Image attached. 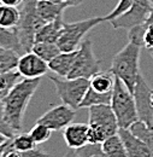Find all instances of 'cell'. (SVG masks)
I'll use <instances>...</instances> for the list:
<instances>
[{
  "instance_id": "cell-8",
  "label": "cell",
  "mask_w": 153,
  "mask_h": 157,
  "mask_svg": "<svg viewBox=\"0 0 153 157\" xmlns=\"http://www.w3.org/2000/svg\"><path fill=\"white\" fill-rule=\"evenodd\" d=\"M101 62L94 55L91 39H84L77 50V55L71 71L66 78H89L100 71Z\"/></svg>"
},
{
  "instance_id": "cell-18",
  "label": "cell",
  "mask_w": 153,
  "mask_h": 157,
  "mask_svg": "<svg viewBox=\"0 0 153 157\" xmlns=\"http://www.w3.org/2000/svg\"><path fill=\"white\" fill-rule=\"evenodd\" d=\"M116 76L111 71H99L89 78V87L98 93H112L115 87Z\"/></svg>"
},
{
  "instance_id": "cell-10",
  "label": "cell",
  "mask_w": 153,
  "mask_h": 157,
  "mask_svg": "<svg viewBox=\"0 0 153 157\" xmlns=\"http://www.w3.org/2000/svg\"><path fill=\"white\" fill-rule=\"evenodd\" d=\"M151 88L142 75L139 76L134 90L135 103L139 121L148 129L153 131V104L151 100Z\"/></svg>"
},
{
  "instance_id": "cell-2",
  "label": "cell",
  "mask_w": 153,
  "mask_h": 157,
  "mask_svg": "<svg viewBox=\"0 0 153 157\" xmlns=\"http://www.w3.org/2000/svg\"><path fill=\"white\" fill-rule=\"evenodd\" d=\"M141 45L128 41V44L116 55L110 71L118 78L127 88L134 94L135 86L139 80L140 73V53H141Z\"/></svg>"
},
{
  "instance_id": "cell-6",
  "label": "cell",
  "mask_w": 153,
  "mask_h": 157,
  "mask_svg": "<svg viewBox=\"0 0 153 157\" xmlns=\"http://www.w3.org/2000/svg\"><path fill=\"white\" fill-rule=\"evenodd\" d=\"M101 22H105V17H93L73 23L64 22L60 36L57 41V45L59 46L60 51L73 52L78 50L80 45L84 40L83 38L86 36V34Z\"/></svg>"
},
{
  "instance_id": "cell-13",
  "label": "cell",
  "mask_w": 153,
  "mask_h": 157,
  "mask_svg": "<svg viewBox=\"0 0 153 157\" xmlns=\"http://www.w3.org/2000/svg\"><path fill=\"white\" fill-rule=\"evenodd\" d=\"M63 138L66 145L73 149L77 150L83 147L88 143V124L86 123H70L64 128Z\"/></svg>"
},
{
  "instance_id": "cell-34",
  "label": "cell",
  "mask_w": 153,
  "mask_h": 157,
  "mask_svg": "<svg viewBox=\"0 0 153 157\" xmlns=\"http://www.w3.org/2000/svg\"><path fill=\"white\" fill-rule=\"evenodd\" d=\"M9 143H10V140L5 145V149H4V152H2V157H22L19 151H16V150H13V149H11L9 146Z\"/></svg>"
},
{
  "instance_id": "cell-1",
  "label": "cell",
  "mask_w": 153,
  "mask_h": 157,
  "mask_svg": "<svg viewBox=\"0 0 153 157\" xmlns=\"http://www.w3.org/2000/svg\"><path fill=\"white\" fill-rule=\"evenodd\" d=\"M41 78H22L18 83L1 99L4 108V118L7 126L15 132L23 128V118L25 110L36 92Z\"/></svg>"
},
{
  "instance_id": "cell-23",
  "label": "cell",
  "mask_w": 153,
  "mask_h": 157,
  "mask_svg": "<svg viewBox=\"0 0 153 157\" xmlns=\"http://www.w3.org/2000/svg\"><path fill=\"white\" fill-rule=\"evenodd\" d=\"M0 46L15 50L21 56L24 55V51L22 50V46L19 44L18 36L15 29H6V28L0 27Z\"/></svg>"
},
{
  "instance_id": "cell-36",
  "label": "cell",
  "mask_w": 153,
  "mask_h": 157,
  "mask_svg": "<svg viewBox=\"0 0 153 157\" xmlns=\"http://www.w3.org/2000/svg\"><path fill=\"white\" fill-rule=\"evenodd\" d=\"M11 138H9L2 131H0V146H2V145H5L9 140H10Z\"/></svg>"
},
{
  "instance_id": "cell-32",
  "label": "cell",
  "mask_w": 153,
  "mask_h": 157,
  "mask_svg": "<svg viewBox=\"0 0 153 157\" xmlns=\"http://www.w3.org/2000/svg\"><path fill=\"white\" fill-rule=\"evenodd\" d=\"M0 131H2L9 138L15 137V132L5 122V118H4V108H2V101L1 100H0Z\"/></svg>"
},
{
  "instance_id": "cell-26",
  "label": "cell",
  "mask_w": 153,
  "mask_h": 157,
  "mask_svg": "<svg viewBox=\"0 0 153 157\" xmlns=\"http://www.w3.org/2000/svg\"><path fill=\"white\" fill-rule=\"evenodd\" d=\"M9 146L16 151L24 152V151H29L32 149H35L36 144L33 140V138L30 137L29 133H19V134L10 139Z\"/></svg>"
},
{
  "instance_id": "cell-15",
  "label": "cell",
  "mask_w": 153,
  "mask_h": 157,
  "mask_svg": "<svg viewBox=\"0 0 153 157\" xmlns=\"http://www.w3.org/2000/svg\"><path fill=\"white\" fill-rule=\"evenodd\" d=\"M77 50L73 52H60L56 58L48 62V68L51 71L57 74L59 78H68L71 68L74 65V62L76 58Z\"/></svg>"
},
{
  "instance_id": "cell-11",
  "label": "cell",
  "mask_w": 153,
  "mask_h": 157,
  "mask_svg": "<svg viewBox=\"0 0 153 157\" xmlns=\"http://www.w3.org/2000/svg\"><path fill=\"white\" fill-rule=\"evenodd\" d=\"M75 116H76V110H74L73 108L65 104H60L51 108L45 114H42L36 122L47 126L52 131H60L64 129L70 123H73Z\"/></svg>"
},
{
  "instance_id": "cell-35",
  "label": "cell",
  "mask_w": 153,
  "mask_h": 157,
  "mask_svg": "<svg viewBox=\"0 0 153 157\" xmlns=\"http://www.w3.org/2000/svg\"><path fill=\"white\" fill-rule=\"evenodd\" d=\"M24 0H0V2L1 4H4V5H9V6H19V5H22V2H23Z\"/></svg>"
},
{
  "instance_id": "cell-44",
  "label": "cell",
  "mask_w": 153,
  "mask_h": 157,
  "mask_svg": "<svg viewBox=\"0 0 153 157\" xmlns=\"http://www.w3.org/2000/svg\"><path fill=\"white\" fill-rule=\"evenodd\" d=\"M2 146H4V145H2ZM2 146H0V149H1V147H2Z\"/></svg>"
},
{
  "instance_id": "cell-31",
  "label": "cell",
  "mask_w": 153,
  "mask_h": 157,
  "mask_svg": "<svg viewBox=\"0 0 153 157\" xmlns=\"http://www.w3.org/2000/svg\"><path fill=\"white\" fill-rule=\"evenodd\" d=\"M146 30L144 34V46L148 50H151V52L153 51V25H148L145 23Z\"/></svg>"
},
{
  "instance_id": "cell-39",
  "label": "cell",
  "mask_w": 153,
  "mask_h": 157,
  "mask_svg": "<svg viewBox=\"0 0 153 157\" xmlns=\"http://www.w3.org/2000/svg\"><path fill=\"white\" fill-rule=\"evenodd\" d=\"M64 157H77L76 156V152H75V150H73V149H70L65 155H64Z\"/></svg>"
},
{
  "instance_id": "cell-5",
  "label": "cell",
  "mask_w": 153,
  "mask_h": 157,
  "mask_svg": "<svg viewBox=\"0 0 153 157\" xmlns=\"http://www.w3.org/2000/svg\"><path fill=\"white\" fill-rule=\"evenodd\" d=\"M38 0H24L21 7V20L15 32L18 36L19 44L24 53L32 52L33 45L35 42V35L39 29L46 24L39 17L36 11Z\"/></svg>"
},
{
  "instance_id": "cell-41",
  "label": "cell",
  "mask_w": 153,
  "mask_h": 157,
  "mask_svg": "<svg viewBox=\"0 0 153 157\" xmlns=\"http://www.w3.org/2000/svg\"><path fill=\"white\" fill-rule=\"evenodd\" d=\"M5 145H6V144H5ZM5 145H4V146H2L1 149H0V157H2V152H4V149H5Z\"/></svg>"
},
{
  "instance_id": "cell-45",
  "label": "cell",
  "mask_w": 153,
  "mask_h": 157,
  "mask_svg": "<svg viewBox=\"0 0 153 157\" xmlns=\"http://www.w3.org/2000/svg\"><path fill=\"white\" fill-rule=\"evenodd\" d=\"M151 1H152V2H153V0H151Z\"/></svg>"
},
{
  "instance_id": "cell-38",
  "label": "cell",
  "mask_w": 153,
  "mask_h": 157,
  "mask_svg": "<svg viewBox=\"0 0 153 157\" xmlns=\"http://www.w3.org/2000/svg\"><path fill=\"white\" fill-rule=\"evenodd\" d=\"M145 23H146V24H148V25H153V9H152V11H151L150 16L147 17V20H146Z\"/></svg>"
},
{
  "instance_id": "cell-9",
  "label": "cell",
  "mask_w": 153,
  "mask_h": 157,
  "mask_svg": "<svg viewBox=\"0 0 153 157\" xmlns=\"http://www.w3.org/2000/svg\"><path fill=\"white\" fill-rule=\"evenodd\" d=\"M153 9L151 0H134L132 6L122 15L110 21L114 29H132L144 24Z\"/></svg>"
},
{
  "instance_id": "cell-14",
  "label": "cell",
  "mask_w": 153,
  "mask_h": 157,
  "mask_svg": "<svg viewBox=\"0 0 153 157\" xmlns=\"http://www.w3.org/2000/svg\"><path fill=\"white\" fill-rule=\"evenodd\" d=\"M118 134L121 136L125 145L128 157H153L146 144L137 137H135L130 129H119Z\"/></svg>"
},
{
  "instance_id": "cell-37",
  "label": "cell",
  "mask_w": 153,
  "mask_h": 157,
  "mask_svg": "<svg viewBox=\"0 0 153 157\" xmlns=\"http://www.w3.org/2000/svg\"><path fill=\"white\" fill-rule=\"evenodd\" d=\"M83 0H66V5L68 7H74V6H78L80 4H82Z\"/></svg>"
},
{
  "instance_id": "cell-4",
  "label": "cell",
  "mask_w": 153,
  "mask_h": 157,
  "mask_svg": "<svg viewBox=\"0 0 153 157\" xmlns=\"http://www.w3.org/2000/svg\"><path fill=\"white\" fill-rule=\"evenodd\" d=\"M110 105L115 113L119 129H129L136 121H139L134 94L118 78L115 80Z\"/></svg>"
},
{
  "instance_id": "cell-3",
  "label": "cell",
  "mask_w": 153,
  "mask_h": 157,
  "mask_svg": "<svg viewBox=\"0 0 153 157\" xmlns=\"http://www.w3.org/2000/svg\"><path fill=\"white\" fill-rule=\"evenodd\" d=\"M88 109L89 144H103L107 138L118 133V122L111 105H95Z\"/></svg>"
},
{
  "instance_id": "cell-42",
  "label": "cell",
  "mask_w": 153,
  "mask_h": 157,
  "mask_svg": "<svg viewBox=\"0 0 153 157\" xmlns=\"http://www.w3.org/2000/svg\"><path fill=\"white\" fill-rule=\"evenodd\" d=\"M151 100H152V104H153V90L151 91Z\"/></svg>"
},
{
  "instance_id": "cell-19",
  "label": "cell",
  "mask_w": 153,
  "mask_h": 157,
  "mask_svg": "<svg viewBox=\"0 0 153 157\" xmlns=\"http://www.w3.org/2000/svg\"><path fill=\"white\" fill-rule=\"evenodd\" d=\"M21 20V10L16 6L0 4V27L6 29H15Z\"/></svg>"
},
{
  "instance_id": "cell-16",
  "label": "cell",
  "mask_w": 153,
  "mask_h": 157,
  "mask_svg": "<svg viewBox=\"0 0 153 157\" xmlns=\"http://www.w3.org/2000/svg\"><path fill=\"white\" fill-rule=\"evenodd\" d=\"M63 16L58 17L57 20L48 22L43 24L35 35V42H56L57 44L58 39L60 36L62 29H63Z\"/></svg>"
},
{
  "instance_id": "cell-29",
  "label": "cell",
  "mask_w": 153,
  "mask_h": 157,
  "mask_svg": "<svg viewBox=\"0 0 153 157\" xmlns=\"http://www.w3.org/2000/svg\"><path fill=\"white\" fill-rule=\"evenodd\" d=\"M77 157H107L101 144H87L81 149L75 150Z\"/></svg>"
},
{
  "instance_id": "cell-24",
  "label": "cell",
  "mask_w": 153,
  "mask_h": 157,
  "mask_svg": "<svg viewBox=\"0 0 153 157\" xmlns=\"http://www.w3.org/2000/svg\"><path fill=\"white\" fill-rule=\"evenodd\" d=\"M111 98H112V93L101 94L89 87L80 108H91V106H95V105H110Z\"/></svg>"
},
{
  "instance_id": "cell-12",
  "label": "cell",
  "mask_w": 153,
  "mask_h": 157,
  "mask_svg": "<svg viewBox=\"0 0 153 157\" xmlns=\"http://www.w3.org/2000/svg\"><path fill=\"white\" fill-rule=\"evenodd\" d=\"M17 70L23 78H42L48 70V63L34 52H27L19 57Z\"/></svg>"
},
{
  "instance_id": "cell-30",
  "label": "cell",
  "mask_w": 153,
  "mask_h": 157,
  "mask_svg": "<svg viewBox=\"0 0 153 157\" xmlns=\"http://www.w3.org/2000/svg\"><path fill=\"white\" fill-rule=\"evenodd\" d=\"M133 1H134V0H118V2H117V5L114 7V10H112L109 15L105 16V21H109V22H110L111 20L118 17L119 15L124 13V12L132 6Z\"/></svg>"
},
{
  "instance_id": "cell-7",
  "label": "cell",
  "mask_w": 153,
  "mask_h": 157,
  "mask_svg": "<svg viewBox=\"0 0 153 157\" xmlns=\"http://www.w3.org/2000/svg\"><path fill=\"white\" fill-rule=\"evenodd\" d=\"M50 80L53 82L56 92L63 104L73 108L74 110L80 109V105L89 88L88 78H64L51 76Z\"/></svg>"
},
{
  "instance_id": "cell-25",
  "label": "cell",
  "mask_w": 153,
  "mask_h": 157,
  "mask_svg": "<svg viewBox=\"0 0 153 157\" xmlns=\"http://www.w3.org/2000/svg\"><path fill=\"white\" fill-rule=\"evenodd\" d=\"M22 78H23L18 73V70L0 73V100L4 98Z\"/></svg>"
},
{
  "instance_id": "cell-43",
  "label": "cell",
  "mask_w": 153,
  "mask_h": 157,
  "mask_svg": "<svg viewBox=\"0 0 153 157\" xmlns=\"http://www.w3.org/2000/svg\"><path fill=\"white\" fill-rule=\"evenodd\" d=\"M151 55H152V57H153V51H152V52H151Z\"/></svg>"
},
{
  "instance_id": "cell-17",
  "label": "cell",
  "mask_w": 153,
  "mask_h": 157,
  "mask_svg": "<svg viewBox=\"0 0 153 157\" xmlns=\"http://www.w3.org/2000/svg\"><path fill=\"white\" fill-rule=\"evenodd\" d=\"M68 6L65 4H54L50 0H38L36 2V11L39 17L45 23L57 20L58 17L63 16L64 10Z\"/></svg>"
},
{
  "instance_id": "cell-20",
  "label": "cell",
  "mask_w": 153,
  "mask_h": 157,
  "mask_svg": "<svg viewBox=\"0 0 153 157\" xmlns=\"http://www.w3.org/2000/svg\"><path fill=\"white\" fill-rule=\"evenodd\" d=\"M101 146L107 157H128L125 145L118 133L112 137L107 138L101 144Z\"/></svg>"
},
{
  "instance_id": "cell-27",
  "label": "cell",
  "mask_w": 153,
  "mask_h": 157,
  "mask_svg": "<svg viewBox=\"0 0 153 157\" xmlns=\"http://www.w3.org/2000/svg\"><path fill=\"white\" fill-rule=\"evenodd\" d=\"M129 129H130V132L134 134L135 137H137L140 140H142L146 144V146L148 147V150L151 151V154L153 156V131L148 129L140 121H136Z\"/></svg>"
},
{
  "instance_id": "cell-28",
  "label": "cell",
  "mask_w": 153,
  "mask_h": 157,
  "mask_svg": "<svg viewBox=\"0 0 153 157\" xmlns=\"http://www.w3.org/2000/svg\"><path fill=\"white\" fill-rule=\"evenodd\" d=\"M29 134L30 137L33 138V140L35 141V144H42L45 141H47L51 134H52V129H50L47 126L42 124V123H35V126H33V128L29 131Z\"/></svg>"
},
{
  "instance_id": "cell-40",
  "label": "cell",
  "mask_w": 153,
  "mask_h": 157,
  "mask_svg": "<svg viewBox=\"0 0 153 157\" xmlns=\"http://www.w3.org/2000/svg\"><path fill=\"white\" fill-rule=\"evenodd\" d=\"M50 1H52V2H54V4H65L66 5V0H50ZM68 6V5H66Z\"/></svg>"
},
{
  "instance_id": "cell-21",
  "label": "cell",
  "mask_w": 153,
  "mask_h": 157,
  "mask_svg": "<svg viewBox=\"0 0 153 157\" xmlns=\"http://www.w3.org/2000/svg\"><path fill=\"white\" fill-rule=\"evenodd\" d=\"M19 57L21 55L17 51L0 46V73H7L17 69Z\"/></svg>"
},
{
  "instance_id": "cell-22",
  "label": "cell",
  "mask_w": 153,
  "mask_h": 157,
  "mask_svg": "<svg viewBox=\"0 0 153 157\" xmlns=\"http://www.w3.org/2000/svg\"><path fill=\"white\" fill-rule=\"evenodd\" d=\"M32 52L38 55L45 62H51L62 52L56 42H34Z\"/></svg>"
},
{
  "instance_id": "cell-33",
  "label": "cell",
  "mask_w": 153,
  "mask_h": 157,
  "mask_svg": "<svg viewBox=\"0 0 153 157\" xmlns=\"http://www.w3.org/2000/svg\"><path fill=\"white\" fill-rule=\"evenodd\" d=\"M22 157H51V155H48L47 152L42 151L41 149H32L29 151H24V152H21Z\"/></svg>"
}]
</instances>
